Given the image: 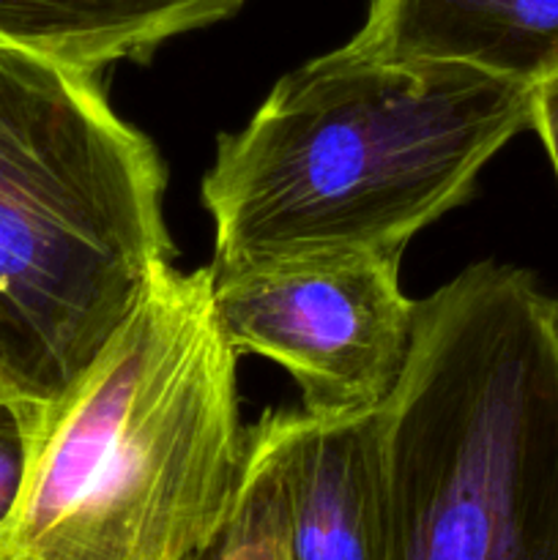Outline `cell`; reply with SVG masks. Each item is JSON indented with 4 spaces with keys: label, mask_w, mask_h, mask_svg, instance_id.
Returning a JSON list of instances; mask_svg holds the SVG:
<instances>
[{
    "label": "cell",
    "mask_w": 558,
    "mask_h": 560,
    "mask_svg": "<svg viewBox=\"0 0 558 560\" xmlns=\"http://www.w3.org/2000/svg\"><path fill=\"white\" fill-rule=\"evenodd\" d=\"M534 85L463 63L339 47L274 85L222 135L202 178L211 273L317 257H397L474 195L481 167L534 126Z\"/></svg>",
    "instance_id": "cell-1"
},
{
    "label": "cell",
    "mask_w": 558,
    "mask_h": 560,
    "mask_svg": "<svg viewBox=\"0 0 558 560\" xmlns=\"http://www.w3.org/2000/svg\"><path fill=\"white\" fill-rule=\"evenodd\" d=\"M211 268H162L55 405L0 560H202L241 506L249 430Z\"/></svg>",
    "instance_id": "cell-2"
},
{
    "label": "cell",
    "mask_w": 558,
    "mask_h": 560,
    "mask_svg": "<svg viewBox=\"0 0 558 560\" xmlns=\"http://www.w3.org/2000/svg\"><path fill=\"white\" fill-rule=\"evenodd\" d=\"M383 560H558V301L476 262L416 301L377 410Z\"/></svg>",
    "instance_id": "cell-3"
},
{
    "label": "cell",
    "mask_w": 558,
    "mask_h": 560,
    "mask_svg": "<svg viewBox=\"0 0 558 560\" xmlns=\"http://www.w3.org/2000/svg\"><path fill=\"white\" fill-rule=\"evenodd\" d=\"M164 186L98 74L0 42V383L25 416L80 381L173 266Z\"/></svg>",
    "instance_id": "cell-4"
},
{
    "label": "cell",
    "mask_w": 558,
    "mask_h": 560,
    "mask_svg": "<svg viewBox=\"0 0 558 560\" xmlns=\"http://www.w3.org/2000/svg\"><path fill=\"white\" fill-rule=\"evenodd\" d=\"M213 315L235 353L293 375L304 413L359 419L386 405L414 342L416 301L397 257H317L211 273Z\"/></svg>",
    "instance_id": "cell-5"
},
{
    "label": "cell",
    "mask_w": 558,
    "mask_h": 560,
    "mask_svg": "<svg viewBox=\"0 0 558 560\" xmlns=\"http://www.w3.org/2000/svg\"><path fill=\"white\" fill-rule=\"evenodd\" d=\"M252 435L277 474L290 560H383L386 490L377 410L334 421L271 410Z\"/></svg>",
    "instance_id": "cell-6"
},
{
    "label": "cell",
    "mask_w": 558,
    "mask_h": 560,
    "mask_svg": "<svg viewBox=\"0 0 558 560\" xmlns=\"http://www.w3.org/2000/svg\"><path fill=\"white\" fill-rule=\"evenodd\" d=\"M345 47L381 60L474 66L536 88L558 71V0H370Z\"/></svg>",
    "instance_id": "cell-7"
},
{
    "label": "cell",
    "mask_w": 558,
    "mask_h": 560,
    "mask_svg": "<svg viewBox=\"0 0 558 560\" xmlns=\"http://www.w3.org/2000/svg\"><path fill=\"white\" fill-rule=\"evenodd\" d=\"M246 0H0V42L98 74L239 14Z\"/></svg>",
    "instance_id": "cell-8"
},
{
    "label": "cell",
    "mask_w": 558,
    "mask_h": 560,
    "mask_svg": "<svg viewBox=\"0 0 558 560\" xmlns=\"http://www.w3.org/2000/svg\"><path fill=\"white\" fill-rule=\"evenodd\" d=\"M202 560H290L288 528H284L282 495L277 474L249 430V470L241 506L222 539Z\"/></svg>",
    "instance_id": "cell-9"
},
{
    "label": "cell",
    "mask_w": 558,
    "mask_h": 560,
    "mask_svg": "<svg viewBox=\"0 0 558 560\" xmlns=\"http://www.w3.org/2000/svg\"><path fill=\"white\" fill-rule=\"evenodd\" d=\"M31 457V430L20 408L0 405V536L9 528L20 503Z\"/></svg>",
    "instance_id": "cell-10"
},
{
    "label": "cell",
    "mask_w": 558,
    "mask_h": 560,
    "mask_svg": "<svg viewBox=\"0 0 558 560\" xmlns=\"http://www.w3.org/2000/svg\"><path fill=\"white\" fill-rule=\"evenodd\" d=\"M531 129L542 137L558 178V71L542 80L534 93V126Z\"/></svg>",
    "instance_id": "cell-11"
},
{
    "label": "cell",
    "mask_w": 558,
    "mask_h": 560,
    "mask_svg": "<svg viewBox=\"0 0 558 560\" xmlns=\"http://www.w3.org/2000/svg\"><path fill=\"white\" fill-rule=\"evenodd\" d=\"M3 402H9V397H5V392H3V383H0V405Z\"/></svg>",
    "instance_id": "cell-12"
}]
</instances>
